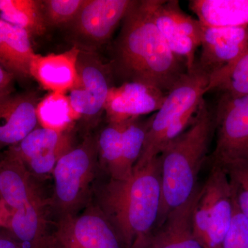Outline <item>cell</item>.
<instances>
[{
    "label": "cell",
    "instance_id": "19",
    "mask_svg": "<svg viewBox=\"0 0 248 248\" xmlns=\"http://www.w3.org/2000/svg\"><path fill=\"white\" fill-rule=\"evenodd\" d=\"M35 54L27 31L0 19V66L15 78L28 79Z\"/></svg>",
    "mask_w": 248,
    "mask_h": 248
},
{
    "label": "cell",
    "instance_id": "6",
    "mask_svg": "<svg viewBox=\"0 0 248 248\" xmlns=\"http://www.w3.org/2000/svg\"><path fill=\"white\" fill-rule=\"evenodd\" d=\"M233 210L234 200L226 171L212 165L205 184L200 187L192 215L194 232L204 248H222Z\"/></svg>",
    "mask_w": 248,
    "mask_h": 248
},
{
    "label": "cell",
    "instance_id": "16",
    "mask_svg": "<svg viewBox=\"0 0 248 248\" xmlns=\"http://www.w3.org/2000/svg\"><path fill=\"white\" fill-rule=\"evenodd\" d=\"M200 187L190 199L168 214L156 231L142 238L145 248H205L194 232V207Z\"/></svg>",
    "mask_w": 248,
    "mask_h": 248
},
{
    "label": "cell",
    "instance_id": "24",
    "mask_svg": "<svg viewBox=\"0 0 248 248\" xmlns=\"http://www.w3.org/2000/svg\"><path fill=\"white\" fill-rule=\"evenodd\" d=\"M36 114L42 128L59 132H69L76 121L68 95L63 93H49L37 104Z\"/></svg>",
    "mask_w": 248,
    "mask_h": 248
},
{
    "label": "cell",
    "instance_id": "8",
    "mask_svg": "<svg viewBox=\"0 0 248 248\" xmlns=\"http://www.w3.org/2000/svg\"><path fill=\"white\" fill-rule=\"evenodd\" d=\"M110 65L98 53L80 50L78 60V79L67 93L77 120L95 123L104 112L109 91L114 86Z\"/></svg>",
    "mask_w": 248,
    "mask_h": 248
},
{
    "label": "cell",
    "instance_id": "14",
    "mask_svg": "<svg viewBox=\"0 0 248 248\" xmlns=\"http://www.w3.org/2000/svg\"><path fill=\"white\" fill-rule=\"evenodd\" d=\"M166 94L140 83L125 82L112 86L104 108L108 122L122 123L155 113L162 105Z\"/></svg>",
    "mask_w": 248,
    "mask_h": 248
},
{
    "label": "cell",
    "instance_id": "26",
    "mask_svg": "<svg viewBox=\"0 0 248 248\" xmlns=\"http://www.w3.org/2000/svg\"><path fill=\"white\" fill-rule=\"evenodd\" d=\"M86 0H42V11L47 29L66 28L73 22Z\"/></svg>",
    "mask_w": 248,
    "mask_h": 248
},
{
    "label": "cell",
    "instance_id": "23",
    "mask_svg": "<svg viewBox=\"0 0 248 248\" xmlns=\"http://www.w3.org/2000/svg\"><path fill=\"white\" fill-rule=\"evenodd\" d=\"M124 123L125 122H108L97 136L99 159L111 179H122L128 177L124 162Z\"/></svg>",
    "mask_w": 248,
    "mask_h": 248
},
{
    "label": "cell",
    "instance_id": "30",
    "mask_svg": "<svg viewBox=\"0 0 248 248\" xmlns=\"http://www.w3.org/2000/svg\"><path fill=\"white\" fill-rule=\"evenodd\" d=\"M9 207L0 200V226H5L7 228L10 217H11L12 210L8 209Z\"/></svg>",
    "mask_w": 248,
    "mask_h": 248
},
{
    "label": "cell",
    "instance_id": "29",
    "mask_svg": "<svg viewBox=\"0 0 248 248\" xmlns=\"http://www.w3.org/2000/svg\"><path fill=\"white\" fill-rule=\"evenodd\" d=\"M14 76L0 66V97L13 93Z\"/></svg>",
    "mask_w": 248,
    "mask_h": 248
},
{
    "label": "cell",
    "instance_id": "20",
    "mask_svg": "<svg viewBox=\"0 0 248 248\" xmlns=\"http://www.w3.org/2000/svg\"><path fill=\"white\" fill-rule=\"evenodd\" d=\"M27 248H46L48 233L46 203L37 197L22 208L12 210L7 226Z\"/></svg>",
    "mask_w": 248,
    "mask_h": 248
},
{
    "label": "cell",
    "instance_id": "27",
    "mask_svg": "<svg viewBox=\"0 0 248 248\" xmlns=\"http://www.w3.org/2000/svg\"><path fill=\"white\" fill-rule=\"evenodd\" d=\"M223 169L229 179L234 203L248 219V163Z\"/></svg>",
    "mask_w": 248,
    "mask_h": 248
},
{
    "label": "cell",
    "instance_id": "31",
    "mask_svg": "<svg viewBox=\"0 0 248 248\" xmlns=\"http://www.w3.org/2000/svg\"><path fill=\"white\" fill-rule=\"evenodd\" d=\"M0 248H24L22 244L9 238L0 237Z\"/></svg>",
    "mask_w": 248,
    "mask_h": 248
},
{
    "label": "cell",
    "instance_id": "21",
    "mask_svg": "<svg viewBox=\"0 0 248 248\" xmlns=\"http://www.w3.org/2000/svg\"><path fill=\"white\" fill-rule=\"evenodd\" d=\"M189 7L203 25L248 28V0H191Z\"/></svg>",
    "mask_w": 248,
    "mask_h": 248
},
{
    "label": "cell",
    "instance_id": "13",
    "mask_svg": "<svg viewBox=\"0 0 248 248\" xmlns=\"http://www.w3.org/2000/svg\"><path fill=\"white\" fill-rule=\"evenodd\" d=\"M29 172L37 176L53 174L58 160L73 148L69 132L35 128L17 146H13Z\"/></svg>",
    "mask_w": 248,
    "mask_h": 248
},
{
    "label": "cell",
    "instance_id": "3",
    "mask_svg": "<svg viewBox=\"0 0 248 248\" xmlns=\"http://www.w3.org/2000/svg\"><path fill=\"white\" fill-rule=\"evenodd\" d=\"M215 133V112L203 100L193 122L161 151V202L155 226H159L170 212L186 203L195 192Z\"/></svg>",
    "mask_w": 248,
    "mask_h": 248
},
{
    "label": "cell",
    "instance_id": "17",
    "mask_svg": "<svg viewBox=\"0 0 248 248\" xmlns=\"http://www.w3.org/2000/svg\"><path fill=\"white\" fill-rule=\"evenodd\" d=\"M79 53V49L73 46L62 53H36L31 63V78L49 93L67 94L78 79Z\"/></svg>",
    "mask_w": 248,
    "mask_h": 248
},
{
    "label": "cell",
    "instance_id": "28",
    "mask_svg": "<svg viewBox=\"0 0 248 248\" xmlns=\"http://www.w3.org/2000/svg\"><path fill=\"white\" fill-rule=\"evenodd\" d=\"M222 248H248V219L241 213L234 202L231 227Z\"/></svg>",
    "mask_w": 248,
    "mask_h": 248
},
{
    "label": "cell",
    "instance_id": "32",
    "mask_svg": "<svg viewBox=\"0 0 248 248\" xmlns=\"http://www.w3.org/2000/svg\"><path fill=\"white\" fill-rule=\"evenodd\" d=\"M132 248H145L144 246H143V242H142V239H140L138 240V241L134 244Z\"/></svg>",
    "mask_w": 248,
    "mask_h": 248
},
{
    "label": "cell",
    "instance_id": "12",
    "mask_svg": "<svg viewBox=\"0 0 248 248\" xmlns=\"http://www.w3.org/2000/svg\"><path fill=\"white\" fill-rule=\"evenodd\" d=\"M200 58L196 65L211 78L228 69L248 50V28L202 24Z\"/></svg>",
    "mask_w": 248,
    "mask_h": 248
},
{
    "label": "cell",
    "instance_id": "15",
    "mask_svg": "<svg viewBox=\"0 0 248 248\" xmlns=\"http://www.w3.org/2000/svg\"><path fill=\"white\" fill-rule=\"evenodd\" d=\"M39 102L32 93H11L0 97V149L17 145L37 128Z\"/></svg>",
    "mask_w": 248,
    "mask_h": 248
},
{
    "label": "cell",
    "instance_id": "18",
    "mask_svg": "<svg viewBox=\"0 0 248 248\" xmlns=\"http://www.w3.org/2000/svg\"><path fill=\"white\" fill-rule=\"evenodd\" d=\"M31 172L11 147L0 163V197L11 210L22 208L40 197Z\"/></svg>",
    "mask_w": 248,
    "mask_h": 248
},
{
    "label": "cell",
    "instance_id": "4",
    "mask_svg": "<svg viewBox=\"0 0 248 248\" xmlns=\"http://www.w3.org/2000/svg\"><path fill=\"white\" fill-rule=\"evenodd\" d=\"M210 76L195 64L170 90L159 110L149 117L144 144L137 165L157 157L170 142L185 131L195 119Z\"/></svg>",
    "mask_w": 248,
    "mask_h": 248
},
{
    "label": "cell",
    "instance_id": "25",
    "mask_svg": "<svg viewBox=\"0 0 248 248\" xmlns=\"http://www.w3.org/2000/svg\"><path fill=\"white\" fill-rule=\"evenodd\" d=\"M215 89L235 97L248 94V50L232 66L210 78L208 92Z\"/></svg>",
    "mask_w": 248,
    "mask_h": 248
},
{
    "label": "cell",
    "instance_id": "1",
    "mask_svg": "<svg viewBox=\"0 0 248 248\" xmlns=\"http://www.w3.org/2000/svg\"><path fill=\"white\" fill-rule=\"evenodd\" d=\"M155 0H134L111 48L114 79L137 82L167 94L187 73L186 63L170 49L153 19Z\"/></svg>",
    "mask_w": 248,
    "mask_h": 248
},
{
    "label": "cell",
    "instance_id": "5",
    "mask_svg": "<svg viewBox=\"0 0 248 248\" xmlns=\"http://www.w3.org/2000/svg\"><path fill=\"white\" fill-rule=\"evenodd\" d=\"M99 161L97 136L92 135L58 160L53 172L54 203L61 217L76 214L86 203Z\"/></svg>",
    "mask_w": 248,
    "mask_h": 248
},
{
    "label": "cell",
    "instance_id": "2",
    "mask_svg": "<svg viewBox=\"0 0 248 248\" xmlns=\"http://www.w3.org/2000/svg\"><path fill=\"white\" fill-rule=\"evenodd\" d=\"M97 207L125 248L151 234L159 218L161 176L159 156L135 165L128 177L110 179L97 191Z\"/></svg>",
    "mask_w": 248,
    "mask_h": 248
},
{
    "label": "cell",
    "instance_id": "7",
    "mask_svg": "<svg viewBox=\"0 0 248 248\" xmlns=\"http://www.w3.org/2000/svg\"><path fill=\"white\" fill-rule=\"evenodd\" d=\"M216 146L212 165L223 169L248 163V94H223L215 111Z\"/></svg>",
    "mask_w": 248,
    "mask_h": 248
},
{
    "label": "cell",
    "instance_id": "22",
    "mask_svg": "<svg viewBox=\"0 0 248 248\" xmlns=\"http://www.w3.org/2000/svg\"><path fill=\"white\" fill-rule=\"evenodd\" d=\"M0 19L24 29L31 37L47 30L42 0H0Z\"/></svg>",
    "mask_w": 248,
    "mask_h": 248
},
{
    "label": "cell",
    "instance_id": "11",
    "mask_svg": "<svg viewBox=\"0 0 248 248\" xmlns=\"http://www.w3.org/2000/svg\"><path fill=\"white\" fill-rule=\"evenodd\" d=\"M153 19L170 49L185 62L187 72L192 71L202 41V23L186 14L177 0H155Z\"/></svg>",
    "mask_w": 248,
    "mask_h": 248
},
{
    "label": "cell",
    "instance_id": "9",
    "mask_svg": "<svg viewBox=\"0 0 248 248\" xmlns=\"http://www.w3.org/2000/svg\"><path fill=\"white\" fill-rule=\"evenodd\" d=\"M134 0H86L79 14L66 27L73 46L97 53L107 45Z\"/></svg>",
    "mask_w": 248,
    "mask_h": 248
},
{
    "label": "cell",
    "instance_id": "10",
    "mask_svg": "<svg viewBox=\"0 0 248 248\" xmlns=\"http://www.w3.org/2000/svg\"><path fill=\"white\" fill-rule=\"evenodd\" d=\"M110 222L96 206L84 213L60 217L55 231L48 234L46 248H122Z\"/></svg>",
    "mask_w": 248,
    "mask_h": 248
}]
</instances>
